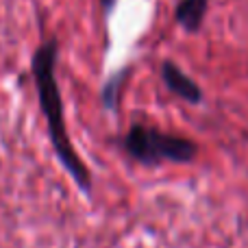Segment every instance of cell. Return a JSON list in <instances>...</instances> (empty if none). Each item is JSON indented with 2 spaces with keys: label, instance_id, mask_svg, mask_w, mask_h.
Here are the masks:
<instances>
[{
  "label": "cell",
  "instance_id": "obj_1",
  "mask_svg": "<svg viewBox=\"0 0 248 248\" xmlns=\"http://www.w3.org/2000/svg\"><path fill=\"white\" fill-rule=\"evenodd\" d=\"M57 57H59V44H57L55 37H50L35 50L33 59H31V70H33L35 87H37V96H39V107H42L44 118H46L48 135H50L52 148H55L61 166L74 179L77 187L85 196H90L92 174L87 170L85 161L78 157L77 148H74L72 140L68 135V126H65L63 98H61L59 83H57V74H55Z\"/></svg>",
  "mask_w": 248,
  "mask_h": 248
},
{
  "label": "cell",
  "instance_id": "obj_2",
  "mask_svg": "<svg viewBox=\"0 0 248 248\" xmlns=\"http://www.w3.org/2000/svg\"><path fill=\"white\" fill-rule=\"evenodd\" d=\"M122 148L133 161L146 168H159L163 163H192L198 157V144L185 135L159 131L141 122H133L122 137Z\"/></svg>",
  "mask_w": 248,
  "mask_h": 248
},
{
  "label": "cell",
  "instance_id": "obj_3",
  "mask_svg": "<svg viewBox=\"0 0 248 248\" xmlns=\"http://www.w3.org/2000/svg\"><path fill=\"white\" fill-rule=\"evenodd\" d=\"M161 81L168 87L170 94H174L176 98L185 100L189 105H201L205 100V92L202 87L185 72L183 68L174 63V61H163L161 63Z\"/></svg>",
  "mask_w": 248,
  "mask_h": 248
},
{
  "label": "cell",
  "instance_id": "obj_4",
  "mask_svg": "<svg viewBox=\"0 0 248 248\" xmlns=\"http://www.w3.org/2000/svg\"><path fill=\"white\" fill-rule=\"evenodd\" d=\"M207 7H209V0H179L174 9V17L179 26H183L187 33H196L205 22Z\"/></svg>",
  "mask_w": 248,
  "mask_h": 248
},
{
  "label": "cell",
  "instance_id": "obj_5",
  "mask_svg": "<svg viewBox=\"0 0 248 248\" xmlns=\"http://www.w3.org/2000/svg\"><path fill=\"white\" fill-rule=\"evenodd\" d=\"M124 77H126V70L113 74L103 87V105L109 111H116V107H118V98H120V87L124 83Z\"/></svg>",
  "mask_w": 248,
  "mask_h": 248
},
{
  "label": "cell",
  "instance_id": "obj_6",
  "mask_svg": "<svg viewBox=\"0 0 248 248\" xmlns=\"http://www.w3.org/2000/svg\"><path fill=\"white\" fill-rule=\"evenodd\" d=\"M116 2H118V0H100V4H103V9H105V13H107V16L113 11V7H116Z\"/></svg>",
  "mask_w": 248,
  "mask_h": 248
}]
</instances>
